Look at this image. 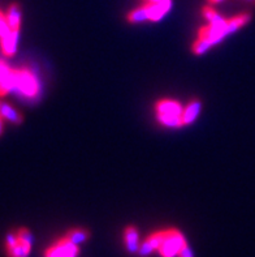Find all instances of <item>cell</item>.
Here are the masks:
<instances>
[{"mask_svg": "<svg viewBox=\"0 0 255 257\" xmlns=\"http://www.w3.org/2000/svg\"><path fill=\"white\" fill-rule=\"evenodd\" d=\"M186 243V239L182 232L176 228L164 230V238L162 244L159 247L158 253L162 257H174L177 256L180 248Z\"/></svg>", "mask_w": 255, "mask_h": 257, "instance_id": "6da1fadb", "label": "cell"}, {"mask_svg": "<svg viewBox=\"0 0 255 257\" xmlns=\"http://www.w3.org/2000/svg\"><path fill=\"white\" fill-rule=\"evenodd\" d=\"M78 252H80L78 245L64 236L46 249L45 257H77Z\"/></svg>", "mask_w": 255, "mask_h": 257, "instance_id": "7a4b0ae2", "label": "cell"}, {"mask_svg": "<svg viewBox=\"0 0 255 257\" xmlns=\"http://www.w3.org/2000/svg\"><path fill=\"white\" fill-rule=\"evenodd\" d=\"M15 76H16V88L20 89L21 93L28 97H33L37 94L38 85H37V80L33 73L26 69H19V71H15Z\"/></svg>", "mask_w": 255, "mask_h": 257, "instance_id": "3957f363", "label": "cell"}, {"mask_svg": "<svg viewBox=\"0 0 255 257\" xmlns=\"http://www.w3.org/2000/svg\"><path fill=\"white\" fill-rule=\"evenodd\" d=\"M16 88V76L4 62L0 60V95L7 94L8 91Z\"/></svg>", "mask_w": 255, "mask_h": 257, "instance_id": "277c9868", "label": "cell"}, {"mask_svg": "<svg viewBox=\"0 0 255 257\" xmlns=\"http://www.w3.org/2000/svg\"><path fill=\"white\" fill-rule=\"evenodd\" d=\"M225 33H224V26L223 28H219V26L208 25L202 26L199 30H198V38H203L210 41L212 43V46L217 45L220 41H223L225 38Z\"/></svg>", "mask_w": 255, "mask_h": 257, "instance_id": "5b68a950", "label": "cell"}, {"mask_svg": "<svg viewBox=\"0 0 255 257\" xmlns=\"http://www.w3.org/2000/svg\"><path fill=\"white\" fill-rule=\"evenodd\" d=\"M124 243L130 253H138L139 251V232L136 226H128L124 230Z\"/></svg>", "mask_w": 255, "mask_h": 257, "instance_id": "8992f818", "label": "cell"}, {"mask_svg": "<svg viewBox=\"0 0 255 257\" xmlns=\"http://www.w3.org/2000/svg\"><path fill=\"white\" fill-rule=\"evenodd\" d=\"M184 107L180 102L174 99H160L155 103L156 114H171V115H182Z\"/></svg>", "mask_w": 255, "mask_h": 257, "instance_id": "52a82bcc", "label": "cell"}, {"mask_svg": "<svg viewBox=\"0 0 255 257\" xmlns=\"http://www.w3.org/2000/svg\"><path fill=\"white\" fill-rule=\"evenodd\" d=\"M200 110H202V102H200L199 99H197V98L191 99V101L187 103L186 107L184 108V111H182V115H181L182 121H184V125L193 123V121L198 117V115H199Z\"/></svg>", "mask_w": 255, "mask_h": 257, "instance_id": "ba28073f", "label": "cell"}, {"mask_svg": "<svg viewBox=\"0 0 255 257\" xmlns=\"http://www.w3.org/2000/svg\"><path fill=\"white\" fill-rule=\"evenodd\" d=\"M19 37H20V29H16V30H11L10 34H7V36L3 37V38H0V42H2V50H3L4 55L11 56L16 52Z\"/></svg>", "mask_w": 255, "mask_h": 257, "instance_id": "9c48e42d", "label": "cell"}, {"mask_svg": "<svg viewBox=\"0 0 255 257\" xmlns=\"http://www.w3.org/2000/svg\"><path fill=\"white\" fill-rule=\"evenodd\" d=\"M250 20H251V15L250 13H241L238 16H234L233 19L226 20V24L224 26V33H225V36L228 34H232L236 30H238L239 28H242L243 25L249 23Z\"/></svg>", "mask_w": 255, "mask_h": 257, "instance_id": "30bf717a", "label": "cell"}, {"mask_svg": "<svg viewBox=\"0 0 255 257\" xmlns=\"http://www.w3.org/2000/svg\"><path fill=\"white\" fill-rule=\"evenodd\" d=\"M0 116L4 120L10 121L13 124H21L24 120L23 115L20 114L16 108H13L11 104L0 101Z\"/></svg>", "mask_w": 255, "mask_h": 257, "instance_id": "8fae6325", "label": "cell"}, {"mask_svg": "<svg viewBox=\"0 0 255 257\" xmlns=\"http://www.w3.org/2000/svg\"><path fill=\"white\" fill-rule=\"evenodd\" d=\"M33 244L26 243L24 240H17V243L13 247L7 248V256L8 257H29L32 252Z\"/></svg>", "mask_w": 255, "mask_h": 257, "instance_id": "7c38bea8", "label": "cell"}, {"mask_svg": "<svg viewBox=\"0 0 255 257\" xmlns=\"http://www.w3.org/2000/svg\"><path fill=\"white\" fill-rule=\"evenodd\" d=\"M143 6L146 7V10L149 12L150 21H159L160 19L165 16V13L168 12L169 8H167L163 4L159 3H151V2H146Z\"/></svg>", "mask_w": 255, "mask_h": 257, "instance_id": "4fadbf2b", "label": "cell"}, {"mask_svg": "<svg viewBox=\"0 0 255 257\" xmlns=\"http://www.w3.org/2000/svg\"><path fill=\"white\" fill-rule=\"evenodd\" d=\"M6 17L11 29L12 30L20 29V24H21V8H20L19 4L17 3L11 4Z\"/></svg>", "mask_w": 255, "mask_h": 257, "instance_id": "5bb4252c", "label": "cell"}, {"mask_svg": "<svg viewBox=\"0 0 255 257\" xmlns=\"http://www.w3.org/2000/svg\"><path fill=\"white\" fill-rule=\"evenodd\" d=\"M203 16L204 19L210 23V25L223 28V26H225L226 24V20L224 19V17L217 12V11L213 10L211 6L203 7Z\"/></svg>", "mask_w": 255, "mask_h": 257, "instance_id": "9a60e30c", "label": "cell"}, {"mask_svg": "<svg viewBox=\"0 0 255 257\" xmlns=\"http://www.w3.org/2000/svg\"><path fill=\"white\" fill-rule=\"evenodd\" d=\"M64 236L68 239V240H71L72 243H75V244L78 245L81 244V243H84V241L89 240L91 234L89 230H86V228H72V230H69Z\"/></svg>", "mask_w": 255, "mask_h": 257, "instance_id": "2e32d148", "label": "cell"}, {"mask_svg": "<svg viewBox=\"0 0 255 257\" xmlns=\"http://www.w3.org/2000/svg\"><path fill=\"white\" fill-rule=\"evenodd\" d=\"M156 119L160 124L168 128H180L184 127V121L181 115H171V114H156Z\"/></svg>", "mask_w": 255, "mask_h": 257, "instance_id": "e0dca14e", "label": "cell"}, {"mask_svg": "<svg viewBox=\"0 0 255 257\" xmlns=\"http://www.w3.org/2000/svg\"><path fill=\"white\" fill-rule=\"evenodd\" d=\"M126 20L132 24L150 21L149 12H147V10H146V7L142 6V7H139V8H136V10H133L132 12L128 13V15H126Z\"/></svg>", "mask_w": 255, "mask_h": 257, "instance_id": "ac0fdd59", "label": "cell"}, {"mask_svg": "<svg viewBox=\"0 0 255 257\" xmlns=\"http://www.w3.org/2000/svg\"><path fill=\"white\" fill-rule=\"evenodd\" d=\"M211 47H212V43H211L210 41H207V39L203 38H198L197 41L194 42L191 50H193V52L195 55H202V54H204L206 51H208Z\"/></svg>", "mask_w": 255, "mask_h": 257, "instance_id": "d6986e66", "label": "cell"}, {"mask_svg": "<svg viewBox=\"0 0 255 257\" xmlns=\"http://www.w3.org/2000/svg\"><path fill=\"white\" fill-rule=\"evenodd\" d=\"M16 234H17V238H19L20 240H24V241H26V243H30V244H33V243H34V235H33L32 231H30V230H28V228L21 227L19 231L16 232Z\"/></svg>", "mask_w": 255, "mask_h": 257, "instance_id": "ffe728a7", "label": "cell"}, {"mask_svg": "<svg viewBox=\"0 0 255 257\" xmlns=\"http://www.w3.org/2000/svg\"><path fill=\"white\" fill-rule=\"evenodd\" d=\"M11 28L8 25V21H7V17L4 16L3 12H0V38L6 37L7 34H10Z\"/></svg>", "mask_w": 255, "mask_h": 257, "instance_id": "44dd1931", "label": "cell"}, {"mask_svg": "<svg viewBox=\"0 0 255 257\" xmlns=\"http://www.w3.org/2000/svg\"><path fill=\"white\" fill-rule=\"evenodd\" d=\"M177 257H194L193 254V251H191V248L189 247V244H187V241L185 243L182 247L180 248V251H178L177 253Z\"/></svg>", "mask_w": 255, "mask_h": 257, "instance_id": "7402d4cb", "label": "cell"}, {"mask_svg": "<svg viewBox=\"0 0 255 257\" xmlns=\"http://www.w3.org/2000/svg\"><path fill=\"white\" fill-rule=\"evenodd\" d=\"M145 2H151V3L163 4V6H165L167 8H169V10H171V7H172V0H145Z\"/></svg>", "mask_w": 255, "mask_h": 257, "instance_id": "603a6c76", "label": "cell"}, {"mask_svg": "<svg viewBox=\"0 0 255 257\" xmlns=\"http://www.w3.org/2000/svg\"><path fill=\"white\" fill-rule=\"evenodd\" d=\"M207 2H208V4H210V6H212V4L220 3V2H223V0H207Z\"/></svg>", "mask_w": 255, "mask_h": 257, "instance_id": "cb8c5ba5", "label": "cell"}, {"mask_svg": "<svg viewBox=\"0 0 255 257\" xmlns=\"http://www.w3.org/2000/svg\"><path fill=\"white\" fill-rule=\"evenodd\" d=\"M2 120H3V119L0 116V135L3 134V123H2Z\"/></svg>", "mask_w": 255, "mask_h": 257, "instance_id": "d4e9b609", "label": "cell"}, {"mask_svg": "<svg viewBox=\"0 0 255 257\" xmlns=\"http://www.w3.org/2000/svg\"><path fill=\"white\" fill-rule=\"evenodd\" d=\"M246 2H250V3H255V0H246Z\"/></svg>", "mask_w": 255, "mask_h": 257, "instance_id": "484cf974", "label": "cell"}]
</instances>
